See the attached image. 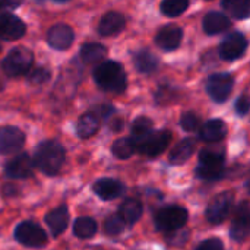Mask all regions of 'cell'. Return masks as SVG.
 Listing matches in <instances>:
<instances>
[{
    "label": "cell",
    "instance_id": "obj_1",
    "mask_svg": "<svg viewBox=\"0 0 250 250\" xmlns=\"http://www.w3.org/2000/svg\"><path fill=\"white\" fill-rule=\"evenodd\" d=\"M66 158L64 148L57 141L41 142L34 154V164L47 176H54L62 168Z\"/></svg>",
    "mask_w": 250,
    "mask_h": 250
},
{
    "label": "cell",
    "instance_id": "obj_2",
    "mask_svg": "<svg viewBox=\"0 0 250 250\" xmlns=\"http://www.w3.org/2000/svg\"><path fill=\"white\" fill-rule=\"evenodd\" d=\"M94 79L101 89L113 94H122L127 86V78L125 69L122 67V64L111 60L103 62L95 67Z\"/></svg>",
    "mask_w": 250,
    "mask_h": 250
},
{
    "label": "cell",
    "instance_id": "obj_3",
    "mask_svg": "<svg viewBox=\"0 0 250 250\" xmlns=\"http://www.w3.org/2000/svg\"><path fill=\"white\" fill-rule=\"evenodd\" d=\"M189 212L179 205H170L161 208L155 214V227L158 231L163 233H171L176 230H180L188 223Z\"/></svg>",
    "mask_w": 250,
    "mask_h": 250
},
{
    "label": "cell",
    "instance_id": "obj_4",
    "mask_svg": "<svg viewBox=\"0 0 250 250\" xmlns=\"http://www.w3.org/2000/svg\"><path fill=\"white\" fill-rule=\"evenodd\" d=\"M34 53L26 47H15L3 60V70L9 76H22L31 70Z\"/></svg>",
    "mask_w": 250,
    "mask_h": 250
},
{
    "label": "cell",
    "instance_id": "obj_5",
    "mask_svg": "<svg viewBox=\"0 0 250 250\" xmlns=\"http://www.w3.org/2000/svg\"><path fill=\"white\" fill-rule=\"evenodd\" d=\"M15 239L28 248H42L47 245V234L45 231L32 221L21 223L15 230Z\"/></svg>",
    "mask_w": 250,
    "mask_h": 250
},
{
    "label": "cell",
    "instance_id": "obj_6",
    "mask_svg": "<svg viewBox=\"0 0 250 250\" xmlns=\"http://www.w3.org/2000/svg\"><path fill=\"white\" fill-rule=\"evenodd\" d=\"M171 132L168 130H160V132H152L148 138H145L141 144L136 145V149L146 157H158L161 155L170 145L171 142Z\"/></svg>",
    "mask_w": 250,
    "mask_h": 250
},
{
    "label": "cell",
    "instance_id": "obj_7",
    "mask_svg": "<svg viewBox=\"0 0 250 250\" xmlns=\"http://www.w3.org/2000/svg\"><path fill=\"white\" fill-rule=\"evenodd\" d=\"M233 202H234V195L231 192H223L217 195L207 207V211H205L207 220L212 224L223 223L229 217Z\"/></svg>",
    "mask_w": 250,
    "mask_h": 250
},
{
    "label": "cell",
    "instance_id": "obj_8",
    "mask_svg": "<svg viewBox=\"0 0 250 250\" xmlns=\"http://www.w3.org/2000/svg\"><path fill=\"white\" fill-rule=\"evenodd\" d=\"M234 79L229 73H214L207 81V92L217 103H224L233 91Z\"/></svg>",
    "mask_w": 250,
    "mask_h": 250
},
{
    "label": "cell",
    "instance_id": "obj_9",
    "mask_svg": "<svg viewBox=\"0 0 250 250\" xmlns=\"http://www.w3.org/2000/svg\"><path fill=\"white\" fill-rule=\"evenodd\" d=\"M248 48V40L240 32H233L227 35V38L220 45V57L227 62H233L243 56Z\"/></svg>",
    "mask_w": 250,
    "mask_h": 250
},
{
    "label": "cell",
    "instance_id": "obj_10",
    "mask_svg": "<svg viewBox=\"0 0 250 250\" xmlns=\"http://www.w3.org/2000/svg\"><path fill=\"white\" fill-rule=\"evenodd\" d=\"M25 144V133L15 126L0 127V154L7 155L22 149Z\"/></svg>",
    "mask_w": 250,
    "mask_h": 250
},
{
    "label": "cell",
    "instance_id": "obj_11",
    "mask_svg": "<svg viewBox=\"0 0 250 250\" xmlns=\"http://www.w3.org/2000/svg\"><path fill=\"white\" fill-rule=\"evenodd\" d=\"M250 234V207L248 202H242L236 211L231 223L230 236L236 242H243Z\"/></svg>",
    "mask_w": 250,
    "mask_h": 250
},
{
    "label": "cell",
    "instance_id": "obj_12",
    "mask_svg": "<svg viewBox=\"0 0 250 250\" xmlns=\"http://www.w3.org/2000/svg\"><path fill=\"white\" fill-rule=\"evenodd\" d=\"M25 32H26V25L23 23L22 19H19L12 13L0 15V38L13 41L22 38Z\"/></svg>",
    "mask_w": 250,
    "mask_h": 250
},
{
    "label": "cell",
    "instance_id": "obj_13",
    "mask_svg": "<svg viewBox=\"0 0 250 250\" xmlns=\"http://www.w3.org/2000/svg\"><path fill=\"white\" fill-rule=\"evenodd\" d=\"M73 40H75L73 29L66 23H57L51 26L47 34V42L50 44V47L60 51L67 50L72 45Z\"/></svg>",
    "mask_w": 250,
    "mask_h": 250
},
{
    "label": "cell",
    "instance_id": "obj_14",
    "mask_svg": "<svg viewBox=\"0 0 250 250\" xmlns=\"http://www.w3.org/2000/svg\"><path fill=\"white\" fill-rule=\"evenodd\" d=\"M6 176L10 179H26L34 173V160L28 154H21L12 158L4 167Z\"/></svg>",
    "mask_w": 250,
    "mask_h": 250
},
{
    "label": "cell",
    "instance_id": "obj_15",
    "mask_svg": "<svg viewBox=\"0 0 250 250\" xmlns=\"http://www.w3.org/2000/svg\"><path fill=\"white\" fill-rule=\"evenodd\" d=\"M183 40V31L179 26L168 25L161 28L155 35V44L164 51L176 50Z\"/></svg>",
    "mask_w": 250,
    "mask_h": 250
},
{
    "label": "cell",
    "instance_id": "obj_16",
    "mask_svg": "<svg viewBox=\"0 0 250 250\" xmlns=\"http://www.w3.org/2000/svg\"><path fill=\"white\" fill-rule=\"evenodd\" d=\"M92 189L103 201H113L125 192V185L114 179H100L94 183Z\"/></svg>",
    "mask_w": 250,
    "mask_h": 250
},
{
    "label": "cell",
    "instance_id": "obj_17",
    "mask_svg": "<svg viewBox=\"0 0 250 250\" xmlns=\"http://www.w3.org/2000/svg\"><path fill=\"white\" fill-rule=\"evenodd\" d=\"M126 19L122 13L119 12H108L105 13L98 25V32L103 37H113L125 29Z\"/></svg>",
    "mask_w": 250,
    "mask_h": 250
},
{
    "label": "cell",
    "instance_id": "obj_18",
    "mask_svg": "<svg viewBox=\"0 0 250 250\" xmlns=\"http://www.w3.org/2000/svg\"><path fill=\"white\" fill-rule=\"evenodd\" d=\"M230 25H231L230 19L227 18V15H224L221 12H208L202 21V28L208 35L221 34V32L227 31L230 28Z\"/></svg>",
    "mask_w": 250,
    "mask_h": 250
},
{
    "label": "cell",
    "instance_id": "obj_19",
    "mask_svg": "<svg viewBox=\"0 0 250 250\" xmlns=\"http://www.w3.org/2000/svg\"><path fill=\"white\" fill-rule=\"evenodd\" d=\"M45 223L50 227L53 236H60L62 233H64V230L67 229L69 224V211L64 205L53 209L51 212H48L45 215Z\"/></svg>",
    "mask_w": 250,
    "mask_h": 250
},
{
    "label": "cell",
    "instance_id": "obj_20",
    "mask_svg": "<svg viewBox=\"0 0 250 250\" xmlns=\"http://www.w3.org/2000/svg\"><path fill=\"white\" fill-rule=\"evenodd\" d=\"M227 135V126L223 120H208L201 127L199 136L205 142H220Z\"/></svg>",
    "mask_w": 250,
    "mask_h": 250
},
{
    "label": "cell",
    "instance_id": "obj_21",
    "mask_svg": "<svg viewBox=\"0 0 250 250\" xmlns=\"http://www.w3.org/2000/svg\"><path fill=\"white\" fill-rule=\"evenodd\" d=\"M195 141L193 139H190V138H186V139H183V141H180L173 149H171V152H170V155H168V160H170V163L171 164H183V163H186L190 157H192V154H193V151H195Z\"/></svg>",
    "mask_w": 250,
    "mask_h": 250
},
{
    "label": "cell",
    "instance_id": "obj_22",
    "mask_svg": "<svg viewBox=\"0 0 250 250\" xmlns=\"http://www.w3.org/2000/svg\"><path fill=\"white\" fill-rule=\"evenodd\" d=\"M142 212H144V207L136 199H126L119 208V215L129 226L139 221V218L142 217Z\"/></svg>",
    "mask_w": 250,
    "mask_h": 250
},
{
    "label": "cell",
    "instance_id": "obj_23",
    "mask_svg": "<svg viewBox=\"0 0 250 250\" xmlns=\"http://www.w3.org/2000/svg\"><path fill=\"white\" fill-rule=\"evenodd\" d=\"M100 129V120L94 113H85L79 117L78 125H76V132L78 136L82 139H88L94 136Z\"/></svg>",
    "mask_w": 250,
    "mask_h": 250
},
{
    "label": "cell",
    "instance_id": "obj_24",
    "mask_svg": "<svg viewBox=\"0 0 250 250\" xmlns=\"http://www.w3.org/2000/svg\"><path fill=\"white\" fill-rule=\"evenodd\" d=\"M105 56H107V48L98 42H86L81 47V51H79L81 60L86 64L98 63Z\"/></svg>",
    "mask_w": 250,
    "mask_h": 250
},
{
    "label": "cell",
    "instance_id": "obj_25",
    "mask_svg": "<svg viewBox=\"0 0 250 250\" xmlns=\"http://www.w3.org/2000/svg\"><path fill=\"white\" fill-rule=\"evenodd\" d=\"M133 64L141 73H152L158 66V59L148 50H141L133 56Z\"/></svg>",
    "mask_w": 250,
    "mask_h": 250
},
{
    "label": "cell",
    "instance_id": "obj_26",
    "mask_svg": "<svg viewBox=\"0 0 250 250\" xmlns=\"http://www.w3.org/2000/svg\"><path fill=\"white\" fill-rule=\"evenodd\" d=\"M152 133V120L141 116L138 117L133 125H132V139L135 142V145L141 144L145 138H148Z\"/></svg>",
    "mask_w": 250,
    "mask_h": 250
},
{
    "label": "cell",
    "instance_id": "obj_27",
    "mask_svg": "<svg viewBox=\"0 0 250 250\" xmlns=\"http://www.w3.org/2000/svg\"><path fill=\"white\" fill-rule=\"evenodd\" d=\"M223 7L237 19L250 18V0H223Z\"/></svg>",
    "mask_w": 250,
    "mask_h": 250
},
{
    "label": "cell",
    "instance_id": "obj_28",
    "mask_svg": "<svg viewBox=\"0 0 250 250\" xmlns=\"http://www.w3.org/2000/svg\"><path fill=\"white\" fill-rule=\"evenodd\" d=\"M73 233L79 239H91L97 233V223L91 217H81L75 221Z\"/></svg>",
    "mask_w": 250,
    "mask_h": 250
},
{
    "label": "cell",
    "instance_id": "obj_29",
    "mask_svg": "<svg viewBox=\"0 0 250 250\" xmlns=\"http://www.w3.org/2000/svg\"><path fill=\"white\" fill-rule=\"evenodd\" d=\"M113 155L119 160H127L130 158L135 151H136V145L133 142L132 138H120L113 144Z\"/></svg>",
    "mask_w": 250,
    "mask_h": 250
},
{
    "label": "cell",
    "instance_id": "obj_30",
    "mask_svg": "<svg viewBox=\"0 0 250 250\" xmlns=\"http://www.w3.org/2000/svg\"><path fill=\"white\" fill-rule=\"evenodd\" d=\"M196 174L202 180L214 182L223 177L224 174V164H201L196 168Z\"/></svg>",
    "mask_w": 250,
    "mask_h": 250
},
{
    "label": "cell",
    "instance_id": "obj_31",
    "mask_svg": "<svg viewBox=\"0 0 250 250\" xmlns=\"http://www.w3.org/2000/svg\"><path fill=\"white\" fill-rule=\"evenodd\" d=\"M160 7L166 16L174 18L182 15L189 7V0H163Z\"/></svg>",
    "mask_w": 250,
    "mask_h": 250
},
{
    "label": "cell",
    "instance_id": "obj_32",
    "mask_svg": "<svg viewBox=\"0 0 250 250\" xmlns=\"http://www.w3.org/2000/svg\"><path fill=\"white\" fill-rule=\"evenodd\" d=\"M224 149L209 146L199 152V163L201 164H224Z\"/></svg>",
    "mask_w": 250,
    "mask_h": 250
},
{
    "label": "cell",
    "instance_id": "obj_33",
    "mask_svg": "<svg viewBox=\"0 0 250 250\" xmlns=\"http://www.w3.org/2000/svg\"><path fill=\"white\" fill-rule=\"evenodd\" d=\"M125 226H126V223L122 220V217L119 214L117 215H111V217H108L104 221V231L108 236H117V234H120L125 230Z\"/></svg>",
    "mask_w": 250,
    "mask_h": 250
},
{
    "label": "cell",
    "instance_id": "obj_34",
    "mask_svg": "<svg viewBox=\"0 0 250 250\" xmlns=\"http://www.w3.org/2000/svg\"><path fill=\"white\" fill-rule=\"evenodd\" d=\"M180 126L186 130V132H193L198 129L199 126V119L195 113L192 111H188V113H183L182 117H180Z\"/></svg>",
    "mask_w": 250,
    "mask_h": 250
},
{
    "label": "cell",
    "instance_id": "obj_35",
    "mask_svg": "<svg viewBox=\"0 0 250 250\" xmlns=\"http://www.w3.org/2000/svg\"><path fill=\"white\" fill-rule=\"evenodd\" d=\"M189 239V231L188 230H176V231H171L170 236L167 237V242L173 246H180V245H185Z\"/></svg>",
    "mask_w": 250,
    "mask_h": 250
},
{
    "label": "cell",
    "instance_id": "obj_36",
    "mask_svg": "<svg viewBox=\"0 0 250 250\" xmlns=\"http://www.w3.org/2000/svg\"><path fill=\"white\" fill-rule=\"evenodd\" d=\"M50 79V72L44 67H38L35 70L31 72L29 75V82L34 83V85H40V83H44Z\"/></svg>",
    "mask_w": 250,
    "mask_h": 250
},
{
    "label": "cell",
    "instance_id": "obj_37",
    "mask_svg": "<svg viewBox=\"0 0 250 250\" xmlns=\"http://www.w3.org/2000/svg\"><path fill=\"white\" fill-rule=\"evenodd\" d=\"M196 250H224V246L220 239H208L202 242Z\"/></svg>",
    "mask_w": 250,
    "mask_h": 250
},
{
    "label": "cell",
    "instance_id": "obj_38",
    "mask_svg": "<svg viewBox=\"0 0 250 250\" xmlns=\"http://www.w3.org/2000/svg\"><path fill=\"white\" fill-rule=\"evenodd\" d=\"M250 110V98L248 95H242L239 97V100L236 101V111L240 114V116H245L248 114Z\"/></svg>",
    "mask_w": 250,
    "mask_h": 250
},
{
    "label": "cell",
    "instance_id": "obj_39",
    "mask_svg": "<svg viewBox=\"0 0 250 250\" xmlns=\"http://www.w3.org/2000/svg\"><path fill=\"white\" fill-rule=\"evenodd\" d=\"M21 3L22 0H0V9H13Z\"/></svg>",
    "mask_w": 250,
    "mask_h": 250
},
{
    "label": "cell",
    "instance_id": "obj_40",
    "mask_svg": "<svg viewBox=\"0 0 250 250\" xmlns=\"http://www.w3.org/2000/svg\"><path fill=\"white\" fill-rule=\"evenodd\" d=\"M3 192H4V195H6V196H13V195H16V193H18V189H16L13 185H7V186H4V188H3Z\"/></svg>",
    "mask_w": 250,
    "mask_h": 250
},
{
    "label": "cell",
    "instance_id": "obj_41",
    "mask_svg": "<svg viewBox=\"0 0 250 250\" xmlns=\"http://www.w3.org/2000/svg\"><path fill=\"white\" fill-rule=\"evenodd\" d=\"M113 111H114V110H113L111 105H107V104H105L104 107H101V116H103V117H108Z\"/></svg>",
    "mask_w": 250,
    "mask_h": 250
},
{
    "label": "cell",
    "instance_id": "obj_42",
    "mask_svg": "<svg viewBox=\"0 0 250 250\" xmlns=\"http://www.w3.org/2000/svg\"><path fill=\"white\" fill-rule=\"evenodd\" d=\"M111 127H113V130L119 132V130H120V129L123 127V120H120V119H116V120L113 122Z\"/></svg>",
    "mask_w": 250,
    "mask_h": 250
},
{
    "label": "cell",
    "instance_id": "obj_43",
    "mask_svg": "<svg viewBox=\"0 0 250 250\" xmlns=\"http://www.w3.org/2000/svg\"><path fill=\"white\" fill-rule=\"evenodd\" d=\"M54 1H59V3H64V1H69V0H54Z\"/></svg>",
    "mask_w": 250,
    "mask_h": 250
}]
</instances>
